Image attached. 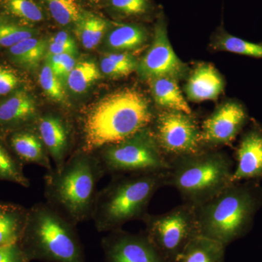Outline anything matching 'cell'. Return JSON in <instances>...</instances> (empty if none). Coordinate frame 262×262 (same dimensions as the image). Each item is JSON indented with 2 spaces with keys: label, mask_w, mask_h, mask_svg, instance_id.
<instances>
[{
  "label": "cell",
  "mask_w": 262,
  "mask_h": 262,
  "mask_svg": "<svg viewBox=\"0 0 262 262\" xmlns=\"http://www.w3.org/2000/svg\"><path fill=\"white\" fill-rule=\"evenodd\" d=\"M39 83L44 92L55 102L70 106L61 80L54 73L51 66L46 63L39 74Z\"/></svg>",
  "instance_id": "83f0119b"
},
{
  "label": "cell",
  "mask_w": 262,
  "mask_h": 262,
  "mask_svg": "<svg viewBox=\"0 0 262 262\" xmlns=\"http://www.w3.org/2000/svg\"><path fill=\"white\" fill-rule=\"evenodd\" d=\"M29 259L19 243L0 246V262H29Z\"/></svg>",
  "instance_id": "1f68e13d"
},
{
  "label": "cell",
  "mask_w": 262,
  "mask_h": 262,
  "mask_svg": "<svg viewBox=\"0 0 262 262\" xmlns=\"http://www.w3.org/2000/svg\"><path fill=\"white\" fill-rule=\"evenodd\" d=\"M7 10L16 18L37 23L44 18L42 10L34 0H5Z\"/></svg>",
  "instance_id": "f1b7e54d"
},
{
  "label": "cell",
  "mask_w": 262,
  "mask_h": 262,
  "mask_svg": "<svg viewBox=\"0 0 262 262\" xmlns=\"http://www.w3.org/2000/svg\"><path fill=\"white\" fill-rule=\"evenodd\" d=\"M34 37V32L18 24L0 20V46L11 48L24 39Z\"/></svg>",
  "instance_id": "f546056e"
},
{
  "label": "cell",
  "mask_w": 262,
  "mask_h": 262,
  "mask_svg": "<svg viewBox=\"0 0 262 262\" xmlns=\"http://www.w3.org/2000/svg\"><path fill=\"white\" fill-rule=\"evenodd\" d=\"M248 120V111L242 103L229 100L222 103L202 125L203 147L215 149L232 144Z\"/></svg>",
  "instance_id": "8fae6325"
},
{
  "label": "cell",
  "mask_w": 262,
  "mask_h": 262,
  "mask_svg": "<svg viewBox=\"0 0 262 262\" xmlns=\"http://www.w3.org/2000/svg\"><path fill=\"white\" fill-rule=\"evenodd\" d=\"M106 56L110 59L115 61L117 64L126 69L131 73L134 71L137 70V61H136L135 57L133 56L130 53H126V52H121V53H110Z\"/></svg>",
  "instance_id": "e575fe53"
},
{
  "label": "cell",
  "mask_w": 262,
  "mask_h": 262,
  "mask_svg": "<svg viewBox=\"0 0 262 262\" xmlns=\"http://www.w3.org/2000/svg\"><path fill=\"white\" fill-rule=\"evenodd\" d=\"M105 241L108 262H165L145 235L111 231Z\"/></svg>",
  "instance_id": "4fadbf2b"
},
{
  "label": "cell",
  "mask_w": 262,
  "mask_h": 262,
  "mask_svg": "<svg viewBox=\"0 0 262 262\" xmlns=\"http://www.w3.org/2000/svg\"><path fill=\"white\" fill-rule=\"evenodd\" d=\"M224 89L225 82L216 69L211 63H201L189 76L185 90L189 101L202 102L216 99Z\"/></svg>",
  "instance_id": "e0dca14e"
},
{
  "label": "cell",
  "mask_w": 262,
  "mask_h": 262,
  "mask_svg": "<svg viewBox=\"0 0 262 262\" xmlns=\"http://www.w3.org/2000/svg\"><path fill=\"white\" fill-rule=\"evenodd\" d=\"M28 212L21 205L0 201V246L20 242Z\"/></svg>",
  "instance_id": "ac0fdd59"
},
{
  "label": "cell",
  "mask_w": 262,
  "mask_h": 262,
  "mask_svg": "<svg viewBox=\"0 0 262 262\" xmlns=\"http://www.w3.org/2000/svg\"><path fill=\"white\" fill-rule=\"evenodd\" d=\"M213 47L217 51H227L252 58H262V43L256 44L227 32L221 33L215 38Z\"/></svg>",
  "instance_id": "484cf974"
},
{
  "label": "cell",
  "mask_w": 262,
  "mask_h": 262,
  "mask_svg": "<svg viewBox=\"0 0 262 262\" xmlns=\"http://www.w3.org/2000/svg\"><path fill=\"white\" fill-rule=\"evenodd\" d=\"M24 165L13 154L7 143L0 138V181L18 184L21 187H30V181L24 171Z\"/></svg>",
  "instance_id": "cb8c5ba5"
},
{
  "label": "cell",
  "mask_w": 262,
  "mask_h": 262,
  "mask_svg": "<svg viewBox=\"0 0 262 262\" xmlns=\"http://www.w3.org/2000/svg\"><path fill=\"white\" fill-rule=\"evenodd\" d=\"M100 66H101L102 73L111 78H120V77H126L131 74V72L126 69L117 64L107 56L103 57Z\"/></svg>",
  "instance_id": "836d02e7"
},
{
  "label": "cell",
  "mask_w": 262,
  "mask_h": 262,
  "mask_svg": "<svg viewBox=\"0 0 262 262\" xmlns=\"http://www.w3.org/2000/svg\"><path fill=\"white\" fill-rule=\"evenodd\" d=\"M232 182L262 179V127L255 124L241 137L236 150Z\"/></svg>",
  "instance_id": "5bb4252c"
},
{
  "label": "cell",
  "mask_w": 262,
  "mask_h": 262,
  "mask_svg": "<svg viewBox=\"0 0 262 262\" xmlns=\"http://www.w3.org/2000/svg\"><path fill=\"white\" fill-rule=\"evenodd\" d=\"M111 5L114 10L127 16L144 14L149 8V0H111Z\"/></svg>",
  "instance_id": "4dcf8cb0"
},
{
  "label": "cell",
  "mask_w": 262,
  "mask_h": 262,
  "mask_svg": "<svg viewBox=\"0 0 262 262\" xmlns=\"http://www.w3.org/2000/svg\"><path fill=\"white\" fill-rule=\"evenodd\" d=\"M50 42H55L56 43V44L72 48V49L75 50V51H77V46H76L75 40H74L72 36L70 35L67 32H60L57 33L56 35L53 36V37L51 38Z\"/></svg>",
  "instance_id": "8d00e7d4"
},
{
  "label": "cell",
  "mask_w": 262,
  "mask_h": 262,
  "mask_svg": "<svg viewBox=\"0 0 262 262\" xmlns=\"http://www.w3.org/2000/svg\"><path fill=\"white\" fill-rule=\"evenodd\" d=\"M68 122L58 114L47 113L39 116L35 123L56 170L61 169L76 151L72 138L73 131Z\"/></svg>",
  "instance_id": "7c38bea8"
},
{
  "label": "cell",
  "mask_w": 262,
  "mask_h": 262,
  "mask_svg": "<svg viewBox=\"0 0 262 262\" xmlns=\"http://www.w3.org/2000/svg\"><path fill=\"white\" fill-rule=\"evenodd\" d=\"M149 125L157 144L168 160L204 149L201 127L192 115L162 110Z\"/></svg>",
  "instance_id": "9c48e42d"
},
{
  "label": "cell",
  "mask_w": 262,
  "mask_h": 262,
  "mask_svg": "<svg viewBox=\"0 0 262 262\" xmlns=\"http://www.w3.org/2000/svg\"><path fill=\"white\" fill-rule=\"evenodd\" d=\"M0 2H1V0H0Z\"/></svg>",
  "instance_id": "ab89813d"
},
{
  "label": "cell",
  "mask_w": 262,
  "mask_h": 262,
  "mask_svg": "<svg viewBox=\"0 0 262 262\" xmlns=\"http://www.w3.org/2000/svg\"><path fill=\"white\" fill-rule=\"evenodd\" d=\"M226 246L205 236H196L177 262H225Z\"/></svg>",
  "instance_id": "ffe728a7"
},
{
  "label": "cell",
  "mask_w": 262,
  "mask_h": 262,
  "mask_svg": "<svg viewBox=\"0 0 262 262\" xmlns=\"http://www.w3.org/2000/svg\"><path fill=\"white\" fill-rule=\"evenodd\" d=\"M77 51L72 48L56 44L55 42H50L48 48V55L72 54L75 55Z\"/></svg>",
  "instance_id": "74e56055"
},
{
  "label": "cell",
  "mask_w": 262,
  "mask_h": 262,
  "mask_svg": "<svg viewBox=\"0 0 262 262\" xmlns=\"http://www.w3.org/2000/svg\"><path fill=\"white\" fill-rule=\"evenodd\" d=\"M169 162L167 186L177 189L184 203L194 207L214 198L233 183V162L216 149L204 148Z\"/></svg>",
  "instance_id": "5b68a950"
},
{
  "label": "cell",
  "mask_w": 262,
  "mask_h": 262,
  "mask_svg": "<svg viewBox=\"0 0 262 262\" xmlns=\"http://www.w3.org/2000/svg\"><path fill=\"white\" fill-rule=\"evenodd\" d=\"M91 1L94 2V3H98V2H100L101 0H91Z\"/></svg>",
  "instance_id": "f35d334b"
},
{
  "label": "cell",
  "mask_w": 262,
  "mask_h": 262,
  "mask_svg": "<svg viewBox=\"0 0 262 262\" xmlns=\"http://www.w3.org/2000/svg\"><path fill=\"white\" fill-rule=\"evenodd\" d=\"M146 236L165 262H177L189 243L200 235L195 208L187 203L142 220Z\"/></svg>",
  "instance_id": "ba28073f"
},
{
  "label": "cell",
  "mask_w": 262,
  "mask_h": 262,
  "mask_svg": "<svg viewBox=\"0 0 262 262\" xmlns=\"http://www.w3.org/2000/svg\"><path fill=\"white\" fill-rule=\"evenodd\" d=\"M18 83V77L13 70L0 67V96H5L14 91Z\"/></svg>",
  "instance_id": "d6a6232c"
},
{
  "label": "cell",
  "mask_w": 262,
  "mask_h": 262,
  "mask_svg": "<svg viewBox=\"0 0 262 262\" xmlns=\"http://www.w3.org/2000/svg\"><path fill=\"white\" fill-rule=\"evenodd\" d=\"M155 114L139 91L125 89L107 95L84 114L77 150L94 152L149 126Z\"/></svg>",
  "instance_id": "6da1fadb"
},
{
  "label": "cell",
  "mask_w": 262,
  "mask_h": 262,
  "mask_svg": "<svg viewBox=\"0 0 262 262\" xmlns=\"http://www.w3.org/2000/svg\"><path fill=\"white\" fill-rule=\"evenodd\" d=\"M53 19L61 26L76 24L83 13L77 0H46Z\"/></svg>",
  "instance_id": "4316f807"
},
{
  "label": "cell",
  "mask_w": 262,
  "mask_h": 262,
  "mask_svg": "<svg viewBox=\"0 0 262 262\" xmlns=\"http://www.w3.org/2000/svg\"><path fill=\"white\" fill-rule=\"evenodd\" d=\"M76 64L77 62H76L75 55L69 54L66 57L61 64L56 70L53 71L61 80H66Z\"/></svg>",
  "instance_id": "d590c367"
},
{
  "label": "cell",
  "mask_w": 262,
  "mask_h": 262,
  "mask_svg": "<svg viewBox=\"0 0 262 262\" xmlns=\"http://www.w3.org/2000/svg\"><path fill=\"white\" fill-rule=\"evenodd\" d=\"M48 48L45 39L32 37L10 48L9 51L15 63L27 68H34L46 56Z\"/></svg>",
  "instance_id": "7402d4cb"
},
{
  "label": "cell",
  "mask_w": 262,
  "mask_h": 262,
  "mask_svg": "<svg viewBox=\"0 0 262 262\" xmlns=\"http://www.w3.org/2000/svg\"><path fill=\"white\" fill-rule=\"evenodd\" d=\"M37 103L24 91H17L0 103V130L10 133L37 122Z\"/></svg>",
  "instance_id": "2e32d148"
},
{
  "label": "cell",
  "mask_w": 262,
  "mask_h": 262,
  "mask_svg": "<svg viewBox=\"0 0 262 262\" xmlns=\"http://www.w3.org/2000/svg\"><path fill=\"white\" fill-rule=\"evenodd\" d=\"M137 70L140 77L148 81L158 77L178 80L187 75V65L179 59L170 45L163 18L155 26L152 42L138 63Z\"/></svg>",
  "instance_id": "30bf717a"
},
{
  "label": "cell",
  "mask_w": 262,
  "mask_h": 262,
  "mask_svg": "<svg viewBox=\"0 0 262 262\" xmlns=\"http://www.w3.org/2000/svg\"><path fill=\"white\" fill-rule=\"evenodd\" d=\"M147 40V33L140 26L121 24L108 34V48L117 51H129L141 47Z\"/></svg>",
  "instance_id": "44dd1931"
},
{
  "label": "cell",
  "mask_w": 262,
  "mask_h": 262,
  "mask_svg": "<svg viewBox=\"0 0 262 262\" xmlns=\"http://www.w3.org/2000/svg\"><path fill=\"white\" fill-rule=\"evenodd\" d=\"M6 143L10 150L24 165H37L51 170V159L36 125H28L12 131Z\"/></svg>",
  "instance_id": "9a60e30c"
},
{
  "label": "cell",
  "mask_w": 262,
  "mask_h": 262,
  "mask_svg": "<svg viewBox=\"0 0 262 262\" xmlns=\"http://www.w3.org/2000/svg\"><path fill=\"white\" fill-rule=\"evenodd\" d=\"M100 77L101 73L96 63L93 61H84L77 63L66 81L71 91L80 94L85 92Z\"/></svg>",
  "instance_id": "d4e9b609"
},
{
  "label": "cell",
  "mask_w": 262,
  "mask_h": 262,
  "mask_svg": "<svg viewBox=\"0 0 262 262\" xmlns=\"http://www.w3.org/2000/svg\"><path fill=\"white\" fill-rule=\"evenodd\" d=\"M167 170L112 176L97 193L91 217L98 232L121 229L132 221L142 222L155 193L167 186Z\"/></svg>",
  "instance_id": "277c9868"
},
{
  "label": "cell",
  "mask_w": 262,
  "mask_h": 262,
  "mask_svg": "<svg viewBox=\"0 0 262 262\" xmlns=\"http://www.w3.org/2000/svg\"><path fill=\"white\" fill-rule=\"evenodd\" d=\"M107 22L104 19L91 14H83L75 24V34L84 48L97 47L107 30Z\"/></svg>",
  "instance_id": "603a6c76"
},
{
  "label": "cell",
  "mask_w": 262,
  "mask_h": 262,
  "mask_svg": "<svg viewBox=\"0 0 262 262\" xmlns=\"http://www.w3.org/2000/svg\"><path fill=\"white\" fill-rule=\"evenodd\" d=\"M262 207L258 182H233L220 194L195 208L200 234L227 247L252 229Z\"/></svg>",
  "instance_id": "3957f363"
},
{
  "label": "cell",
  "mask_w": 262,
  "mask_h": 262,
  "mask_svg": "<svg viewBox=\"0 0 262 262\" xmlns=\"http://www.w3.org/2000/svg\"><path fill=\"white\" fill-rule=\"evenodd\" d=\"M155 103L163 110H173L192 115V110L179 89L177 80L158 77L149 80Z\"/></svg>",
  "instance_id": "d6986e66"
},
{
  "label": "cell",
  "mask_w": 262,
  "mask_h": 262,
  "mask_svg": "<svg viewBox=\"0 0 262 262\" xmlns=\"http://www.w3.org/2000/svg\"><path fill=\"white\" fill-rule=\"evenodd\" d=\"M76 226L53 207L37 203L29 208L20 246L29 258L56 262H82Z\"/></svg>",
  "instance_id": "8992f818"
},
{
  "label": "cell",
  "mask_w": 262,
  "mask_h": 262,
  "mask_svg": "<svg viewBox=\"0 0 262 262\" xmlns=\"http://www.w3.org/2000/svg\"><path fill=\"white\" fill-rule=\"evenodd\" d=\"M94 153L105 175L153 173L170 168V162L157 144L149 126Z\"/></svg>",
  "instance_id": "52a82bcc"
},
{
  "label": "cell",
  "mask_w": 262,
  "mask_h": 262,
  "mask_svg": "<svg viewBox=\"0 0 262 262\" xmlns=\"http://www.w3.org/2000/svg\"><path fill=\"white\" fill-rule=\"evenodd\" d=\"M104 176L94 152L76 150L61 169L53 167L45 174L46 202L74 225L91 220L97 185Z\"/></svg>",
  "instance_id": "7a4b0ae2"
}]
</instances>
